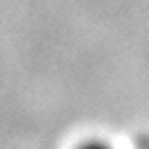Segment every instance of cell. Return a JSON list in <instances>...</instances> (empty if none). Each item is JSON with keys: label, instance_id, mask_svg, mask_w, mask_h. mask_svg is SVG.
Segmentation results:
<instances>
[{"label": "cell", "instance_id": "cell-1", "mask_svg": "<svg viewBox=\"0 0 149 149\" xmlns=\"http://www.w3.org/2000/svg\"><path fill=\"white\" fill-rule=\"evenodd\" d=\"M77 149H115V147H111L109 143H102V141H87V143L79 145Z\"/></svg>", "mask_w": 149, "mask_h": 149}, {"label": "cell", "instance_id": "cell-2", "mask_svg": "<svg viewBox=\"0 0 149 149\" xmlns=\"http://www.w3.org/2000/svg\"><path fill=\"white\" fill-rule=\"evenodd\" d=\"M147 149H149V147H147Z\"/></svg>", "mask_w": 149, "mask_h": 149}]
</instances>
